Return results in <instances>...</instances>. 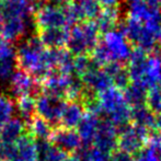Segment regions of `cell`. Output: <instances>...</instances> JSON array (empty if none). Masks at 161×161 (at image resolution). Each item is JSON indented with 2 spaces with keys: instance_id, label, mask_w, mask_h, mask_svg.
Segmentation results:
<instances>
[{
  "instance_id": "cell-17",
  "label": "cell",
  "mask_w": 161,
  "mask_h": 161,
  "mask_svg": "<svg viewBox=\"0 0 161 161\" xmlns=\"http://www.w3.org/2000/svg\"><path fill=\"white\" fill-rule=\"evenodd\" d=\"M96 24L100 33H108L113 31L121 23V13L119 7H108L100 11L96 19Z\"/></svg>"
},
{
  "instance_id": "cell-13",
  "label": "cell",
  "mask_w": 161,
  "mask_h": 161,
  "mask_svg": "<svg viewBox=\"0 0 161 161\" xmlns=\"http://www.w3.org/2000/svg\"><path fill=\"white\" fill-rule=\"evenodd\" d=\"M100 121H101L100 116L86 111L82 119L80 121L79 125L77 126V131H78L79 136L81 138L82 146L90 147L93 145V140L97 133Z\"/></svg>"
},
{
  "instance_id": "cell-25",
  "label": "cell",
  "mask_w": 161,
  "mask_h": 161,
  "mask_svg": "<svg viewBox=\"0 0 161 161\" xmlns=\"http://www.w3.org/2000/svg\"><path fill=\"white\" fill-rule=\"evenodd\" d=\"M94 67H100L92 60L91 57L88 55H80L74 57V71L77 76H82L88 70L92 69Z\"/></svg>"
},
{
  "instance_id": "cell-21",
  "label": "cell",
  "mask_w": 161,
  "mask_h": 161,
  "mask_svg": "<svg viewBox=\"0 0 161 161\" xmlns=\"http://www.w3.org/2000/svg\"><path fill=\"white\" fill-rule=\"evenodd\" d=\"M28 133L32 135L34 138H45V139H51L54 131V126L49 124L46 119L42 117L35 116L26 124Z\"/></svg>"
},
{
  "instance_id": "cell-1",
  "label": "cell",
  "mask_w": 161,
  "mask_h": 161,
  "mask_svg": "<svg viewBox=\"0 0 161 161\" xmlns=\"http://www.w3.org/2000/svg\"><path fill=\"white\" fill-rule=\"evenodd\" d=\"M15 53L18 67L33 76L40 83L49 72L55 70L52 49L46 48L38 36L22 40Z\"/></svg>"
},
{
  "instance_id": "cell-38",
  "label": "cell",
  "mask_w": 161,
  "mask_h": 161,
  "mask_svg": "<svg viewBox=\"0 0 161 161\" xmlns=\"http://www.w3.org/2000/svg\"><path fill=\"white\" fill-rule=\"evenodd\" d=\"M2 30H3V20H2V17L0 14V37L2 36Z\"/></svg>"
},
{
  "instance_id": "cell-12",
  "label": "cell",
  "mask_w": 161,
  "mask_h": 161,
  "mask_svg": "<svg viewBox=\"0 0 161 161\" xmlns=\"http://www.w3.org/2000/svg\"><path fill=\"white\" fill-rule=\"evenodd\" d=\"M68 6L77 22L93 21L102 10L101 4L97 0H76Z\"/></svg>"
},
{
  "instance_id": "cell-14",
  "label": "cell",
  "mask_w": 161,
  "mask_h": 161,
  "mask_svg": "<svg viewBox=\"0 0 161 161\" xmlns=\"http://www.w3.org/2000/svg\"><path fill=\"white\" fill-rule=\"evenodd\" d=\"M38 38L46 48L58 49L67 45L69 30L65 28H53L38 30Z\"/></svg>"
},
{
  "instance_id": "cell-39",
  "label": "cell",
  "mask_w": 161,
  "mask_h": 161,
  "mask_svg": "<svg viewBox=\"0 0 161 161\" xmlns=\"http://www.w3.org/2000/svg\"><path fill=\"white\" fill-rule=\"evenodd\" d=\"M0 131H1V125H0Z\"/></svg>"
},
{
  "instance_id": "cell-27",
  "label": "cell",
  "mask_w": 161,
  "mask_h": 161,
  "mask_svg": "<svg viewBox=\"0 0 161 161\" xmlns=\"http://www.w3.org/2000/svg\"><path fill=\"white\" fill-rule=\"evenodd\" d=\"M146 104L156 115L161 114V93L157 86L149 89Z\"/></svg>"
},
{
  "instance_id": "cell-37",
  "label": "cell",
  "mask_w": 161,
  "mask_h": 161,
  "mask_svg": "<svg viewBox=\"0 0 161 161\" xmlns=\"http://www.w3.org/2000/svg\"><path fill=\"white\" fill-rule=\"evenodd\" d=\"M66 161H81V160L79 159V157L76 155V153H72V155H68Z\"/></svg>"
},
{
  "instance_id": "cell-2",
  "label": "cell",
  "mask_w": 161,
  "mask_h": 161,
  "mask_svg": "<svg viewBox=\"0 0 161 161\" xmlns=\"http://www.w3.org/2000/svg\"><path fill=\"white\" fill-rule=\"evenodd\" d=\"M97 97L102 108V119H108L117 128L131 123V108L126 103L122 90L111 87Z\"/></svg>"
},
{
  "instance_id": "cell-10",
  "label": "cell",
  "mask_w": 161,
  "mask_h": 161,
  "mask_svg": "<svg viewBox=\"0 0 161 161\" xmlns=\"http://www.w3.org/2000/svg\"><path fill=\"white\" fill-rule=\"evenodd\" d=\"M51 142H53L54 146L62 149L68 155L77 153L78 149L82 146L81 138L76 129L65 128L62 126H57L54 128Z\"/></svg>"
},
{
  "instance_id": "cell-16",
  "label": "cell",
  "mask_w": 161,
  "mask_h": 161,
  "mask_svg": "<svg viewBox=\"0 0 161 161\" xmlns=\"http://www.w3.org/2000/svg\"><path fill=\"white\" fill-rule=\"evenodd\" d=\"M86 113V108L80 101H69L66 103L60 117L59 126L65 128L75 129L79 125Z\"/></svg>"
},
{
  "instance_id": "cell-30",
  "label": "cell",
  "mask_w": 161,
  "mask_h": 161,
  "mask_svg": "<svg viewBox=\"0 0 161 161\" xmlns=\"http://www.w3.org/2000/svg\"><path fill=\"white\" fill-rule=\"evenodd\" d=\"M17 153L15 144L0 142V159L4 161H13Z\"/></svg>"
},
{
  "instance_id": "cell-11",
  "label": "cell",
  "mask_w": 161,
  "mask_h": 161,
  "mask_svg": "<svg viewBox=\"0 0 161 161\" xmlns=\"http://www.w3.org/2000/svg\"><path fill=\"white\" fill-rule=\"evenodd\" d=\"M81 80L86 89L97 96L113 87L112 78L104 71V69H101L100 67H94L88 70L85 75L81 76Z\"/></svg>"
},
{
  "instance_id": "cell-33",
  "label": "cell",
  "mask_w": 161,
  "mask_h": 161,
  "mask_svg": "<svg viewBox=\"0 0 161 161\" xmlns=\"http://www.w3.org/2000/svg\"><path fill=\"white\" fill-rule=\"evenodd\" d=\"M88 161H111V153H104L96 147H91L89 150Z\"/></svg>"
},
{
  "instance_id": "cell-34",
  "label": "cell",
  "mask_w": 161,
  "mask_h": 161,
  "mask_svg": "<svg viewBox=\"0 0 161 161\" xmlns=\"http://www.w3.org/2000/svg\"><path fill=\"white\" fill-rule=\"evenodd\" d=\"M111 161H135V158L126 151L116 149L114 153H111Z\"/></svg>"
},
{
  "instance_id": "cell-29",
  "label": "cell",
  "mask_w": 161,
  "mask_h": 161,
  "mask_svg": "<svg viewBox=\"0 0 161 161\" xmlns=\"http://www.w3.org/2000/svg\"><path fill=\"white\" fill-rule=\"evenodd\" d=\"M53 147V142L51 139H45V138H35V149L36 155H37V161H43L46 157L49 149Z\"/></svg>"
},
{
  "instance_id": "cell-8",
  "label": "cell",
  "mask_w": 161,
  "mask_h": 161,
  "mask_svg": "<svg viewBox=\"0 0 161 161\" xmlns=\"http://www.w3.org/2000/svg\"><path fill=\"white\" fill-rule=\"evenodd\" d=\"M9 85L12 97L18 99L24 96H35L40 90L41 83L26 71L17 69Z\"/></svg>"
},
{
  "instance_id": "cell-5",
  "label": "cell",
  "mask_w": 161,
  "mask_h": 161,
  "mask_svg": "<svg viewBox=\"0 0 161 161\" xmlns=\"http://www.w3.org/2000/svg\"><path fill=\"white\" fill-rule=\"evenodd\" d=\"M117 149L136 155L150 139V129L142 126L128 124L117 128Z\"/></svg>"
},
{
  "instance_id": "cell-24",
  "label": "cell",
  "mask_w": 161,
  "mask_h": 161,
  "mask_svg": "<svg viewBox=\"0 0 161 161\" xmlns=\"http://www.w3.org/2000/svg\"><path fill=\"white\" fill-rule=\"evenodd\" d=\"M17 57H10L0 59V81L10 82L13 74L17 71Z\"/></svg>"
},
{
  "instance_id": "cell-32",
  "label": "cell",
  "mask_w": 161,
  "mask_h": 161,
  "mask_svg": "<svg viewBox=\"0 0 161 161\" xmlns=\"http://www.w3.org/2000/svg\"><path fill=\"white\" fill-rule=\"evenodd\" d=\"M68 153H66L62 149L57 148V147L53 145V147L49 149V151L47 153L46 157L43 161H66Z\"/></svg>"
},
{
  "instance_id": "cell-7",
  "label": "cell",
  "mask_w": 161,
  "mask_h": 161,
  "mask_svg": "<svg viewBox=\"0 0 161 161\" xmlns=\"http://www.w3.org/2000/svg\"><path fill=\"white\" fill-rule=\"evenodd\" d=\"M102 43L106 47L110 54L111 62L123 63L129 59V56L133 51L131 44L128 42L124 33L119 29L105 33Z\"/></svg>"
},
{
  "instance_id": "cell-26",
  "label": "cell",
  "mask_w": 161,
  "mask_h": 161,
  "mask_svg": "<svg viewBox=\"0 0 161 161\" xmlns=\"http://www.w3.org/2000/svg\"><path fill=\"white\" fill-rule=\"evenodd\" d=\"M135 161H160L159 155L156 146L153 142H148V144L142 147L137 153H136Z\"/></svg>"
},
{
  "instance_id": "cell-41",
  "label": "cell",
  "mask_w": 161,
  "mask_h": 161,
  "mask_svg": "<svg viewBox=\"0 0 161 161\" xmlns=\"http://www.w3.org/2000/svg\"><path fill=\"white\" fill-rule=\"evenodd\" d=\"M129 1H134V0H129Z\"/></svg>"
},
{
  "instance_id": "cell-22",
  "label": "cell",
  "mask_w": 161,
  "mask_h": 161,
  "mask_svg": "<svg viewBox=\"0 0 161 161\" xmlns=\"http://www.w3.org/2000/svg\"><path fill=\"white\" fill-rule=\"evenodd\" d=\"M15 110L19 117L26 124L36 115V97L34 96H24L18 97L15 101Z\"/></svg>"
},
{
  "instance_id": "cell-15",
  "label": "cell",
  "mask_w": 161,
  "mask_h": 161,
  "mask_svg": "<svg viewBox=\"0 0 161 161\" xmlns=\"http://www.w3.org/2000/svg\"><path fill=\"white\" fill-rule=\"evenodd\" d=\"M28 131L26 123L20 117H12L1 125L0 142L15 144Z\"/></svg>"
},
{
  "instance_id": "cell-18",
  "label": "cell",
  "mask_w": 161,
  "mask_h": 161,
  "mask_svg": "<svg viewBox=\"0 0 161 161\" xmlns=\"http://www.w3.org/2000/svg\"><path fill=\"white\" fill-rule=\"evenodd\" d=\"M17 153L13 161H37L35 138L26 131L17 142Z\"/></svg>"
},
{
  "instance_id": "cell-40",
  "label": "cell",
  "mask_w": 161,
  "mask_h": 161,
  "mask_svg": "<svg viewBox=\"0 0 161 161\" xmlns=\"http://www.w3.org/2000/svg\"><path fill=\"white\" fill-rule=\"evenodd\" d=\"M0 7H1V1H0Z\"/></svg>"
},
{
  "instance_id": "cell-36",
  "label": "cell",
  "mask_w": 161,
  "mask_h": 161,
  "mask_svg": "<svg viewBox=\"0 0 161 161\" xmlns=\"http://www.w3.org/2000/svg\"><path fill=\"white\" fill-rule=\"evenodd\" d=\"M149 7L151 8H157L161 9V0H144Z\"/></svg>"
},
{
  "instance_id": "cell-42",
  "label": "cell",
  "mask_w": 161,
  "mask_h": 161,
  "mask_svg": "<svg viewBox=\"0 0 161 161\" xmlns=\"http://www.w3.org/2000/svg\"><path fill=\"white\" fill-rule=\"evenodd\" d=\"M0 161H4V160H1V159H0Z\"/></svg>"
},
{
  "instance_id": "cell-28",
  "label": "cell",
  "mask_w": 161,
  "mask_h": 161,
  "mask_svg": "<svg viewBox=\"0 0 161 161\" xmlns=\"http://www.w3.org/2000/svg\"><path fill=\"white\" fill-rule=\"evenodd\" d=\"M112 80H113V87L124 91L131 82L127 68H125V67L122 68L117 74H115L114 76L112 77Z\"/></svg>"
},
{
  "instance_id": "cell-20",
  "label": "cell",
  "mask_w": 161,
  "mask_h": 161,
  "mask_svg": "<svg viewBox=\"0 0 161 161\" xmlns=\"http://www.w3.org/2000/svg\"><path fill=\"white\" fill-rule=\"evenodd\" d=\"M156 117L157 115L147 106V104L131 108V123L134 125L156 130Z\"/></svg>"
},
{
  "instance_id": "cell-9",
  "label": "cell",
  "mask_w": 161,
  "mask_h": 161,
  "mask_svg": "<svg viewBox=\"0 0 161 161\" xmlns=\"http://www.w3.org/2000/svg\"><path fill=\"white\" fill-rule=\"evenodd\" d=\"M117 127L113 125L108 119H101L97 133L93 140V147L112 153L117 149Z\"/></svg>"
},
{
  "instance_id": "cell-3",
  "label": "cell",
  "mask_w": 161,
  "mask_h": 161,
  "mask_svg": "<svg viewBox=\"0 0 161 161\" xmlns=\"http://www.w3.org/2000/svg\"><path fill=\"white\" fill-rule=\"evenodd\" d=\"M33 22L38 30L53 28L74 26L77 23L69 7H62L58 3L42 2L34 11Z\"/></svg>"
},
{
  "instance_id": "cell-19",
  "label": "cell",
  "mask_w": 161,
  "mask_h": 161,
  "mask_svg": "<svg viewBox=\"0 0 161 161\" xmlns=\"http://www.w3.org/2000/svg\"><path fill=\"white\" fill-rule=\"evenodd\" d=\"M149 90L140 82H130V85L123 91L124 99L130 108L144 105L147 103Z\"/></svg>"
},
{
  "instance_id": "cell-6",
  "label": "cell",
  "mask_w": 161,
  "mask_h": 161,
  "mask_svg": "<svg viewBox=\"0 0 161 161\" xmlns=\"http://www.w3.org/2000/svg\"><path fill=\"white\" fill-rule=\"evenodd\" d=\"M66 103L65 99L42 92L36 97V115L46 119L54 127H57Z\"/></svg>"
},
{
  "instance_id": "cell-35",
  "label": "cell",
  "mask_w": 161,
  "mask_h": 161,
  "mask_svg": "<svg viewBox=\"0 0 161 161\" xmlns=\"http://www.w3.org/2000/svg\"><path fill=\"white\" fill-rule=\"evenodd\" d=\"M97 1L104 8H108V7H116L119 0H97Z\"/></svg>"
},
{
  "instance_id": "cell-23",
  "label": "cell",
  "mask_w": 161,
  "mask_h": 161,
  "mask_svg": "<svg viewBox=\"0 0 161 161\" xmlns=\"http://www.w3.org/2000/svg\"><path fill=\"white\" fill-rule=\"evenodd\" d=\"M15 112V103L12 97L7 94H0V125L13 117Z\"/></svg>"
},
{
  "instance_id": "cell-31",
  "label": "cell",
  "mask_w": 161,
  "mask_h": 161,
  "mask_svg": "<svg viewBox=\"0 0 161 161\" xmlns=\"http://www.w3.org/2000/svg\"><path fill=\"white\" fill-rule=\"evenodd\" d=\"M10 57H17V53L12 43L0 38V59Z\"/></svg>"
},
{
  "instance_id": "cell-4",
  "label": "cell",
  "mask_w": 161,
  "mask_h": 161,
  "mask_svg": "<svg viewBox=\"0 0 161 161\" xmlns=\"http://www.w3.org/2000/svg\"><path fill=\"white\" fill-rule=\"evenodd\" d=\"M100 42V31L94 21H82L69 31L67 47L71 55L80 56L92 53Z\"/></svg>"
}]
</instances>
